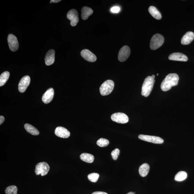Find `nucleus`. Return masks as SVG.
<instances>
[{
    "label": "nucleus",
    "mask_w": 194,
    "mask_h": 194,
    "mask_svg": "<svg viewBox=\"0 0 194 194\" xmlns=\"http://www.w3.org/2000/svg\"><path fill=\"white\" fill-rule=\"evenodd\" d=\"M149 170V165L147 163L143 164L140 167L139 174L142 177H145L147 175Z\"/></svg>",
    "instance_id": "obj_20"
},
{
    "label": "nucleus",
    "mask_w": 194,
    "mask_h": 194,
    "mask_svg": "<svg viewBox=\"0 0 194 194\" xmlns=\"http://www.w3.org/2000/svg\"><path fill=\"white\" fill-rule=\"evenodd\" d=\"M81 56L86 60V61L89 62H95L97 59L96 55L88 49H84L80 53Z\"/></svg>",
    "instance_id": "obj_12"
},
{
    "label": "nucleus",
    "mask_w": 194,
    "mask_h": 194,
    "mask_svg": "<svg viewBox=\"0 0 194 194\" xmlns=\"http://www.w3.org/2000/svg\"><path fill=\"white\" fill-rule=\"evenodd\" d=\"M179 80V76L176 73L168 74L161 83V89L162 91H168L170 90L172 87L177 85Z\"/></svg>",
    "instance_id": "obj_1"
},
{
    "label": "nucleus",
    "mask_w": 194,
    "mask_h": 194,
    "mask_svg": "<svg viewBox=\"0 0 194 194\" xmlns=\"http://www.w3.org/2000/svg\"><path fill=\"white\" fill-rule=\"evenodd\" d=\"M52 3V2H51V1H50V3Z\"/></svg>",
    "instance_id": "obj_35"
},
{
    "label": "nucleus",
    "mask_w": 194,
    "mask_h": 194,
    "mask_svg": "<svg viewBox=\"0 0 194 194\" xmlns=\"http://www.w3.org/2000/svg\"><path fill=\"white\" fill-rule=\"evenodd\" d=\"M114 82L111 80H108L103 83L100 88V91L103 96L110 94L114 89Z\"/></svg>",
    "instance_id": "obj_3"
},
{
    "label": "nucleus",
    "mask_w": 194,
    "mask_h": 194,
    "mask_svg": "<svg viewBox=\"0 0 194 194\" xmlns=\"http://www.w3.org/2000/svg\"><path fill=\"white\" fill-rule=\"evenodd\" d=\"M120 8L115 6L111 8L110 11L113 13H118L120 11Z\"/></svg>",
    "instance_id": "obj_29"
},
{
    "label": "nucleus",
    "mask_w": 194,
    "mask_h": 194,
    "mask_svg": "<svg viewBox=\"0 0 194 194\" xmlns=\"http://www.w3.org/2000/svg\"><path fill=\"white\" fill-rule=\"evenodd\" d=\"M55 134L58 137L64 139L69 138L70 136V132L66 129L62 127L56 128L55 129Z\"/></svg>",
    "instance_id": "obj_13"
},
{
    "label": "nucleus",
    "mask_w": 194,
    "mask_h": 194,
    "mask_svg": "<svg viewBox=\"0 0 194 194\" xmlns=\"http://www.w3.org/2000/svg\"><path fill=\"white\" fill-rule=\"evenodd\" d=\"M92 194H108V193L103 192H95L92 193Z\"/></svg>",
    "instance_id": "obj_31"
},
{
    "label": "nucleus",
    "mask_w": 194,
    "mask_h": 194,
    "mask_svg": "<svg viewBox=\"0 0 194 194\" xmlns=\"http://www.w3.org/2000/svg\"><path fill=\"white\" fill-rule=\"evenodd\" d=\"M88 180L92 182H96L98 181L99 175L97 173H92L88 175Z\"/></svg>",
    "instance_id": "obj_27"
},
{
    "label": "nucleus",
    "mask_w": 194,
    "mask_h": 194,
    "mask_svg": "<svg viewBox=\"0 0 194 194\" xmlns=\"http://www.w3.org/2000/svg\"><path fill=\"white\" fill-rule=\"evenodd\" d=\"M194 39V33L191 32H188L184 35L181 40V44L183 45H188L191 43Z\"/></svg>",
    "instance_id": "obj_17"
},
{
    "label": "nucleus",
    "mask_w": 194,
    "mask_h": 194,
    "mask_svg": "<svg viewBox=\"0 0 194 194\" xmlns=\"http://www.w3.org/2000/svg\"><path fill=\"white\" fill-rule=\"evenodd\" d=\"M93 11L92 9L87 7H84L81 9V18L83 20H87L92 14Z\"/></svg>",
    "instance_id": "obj_19"
},
{
    "label": "nucleus",
    "mask_w": 194,
    "mask_h": 194,
    "mask_svg": "<svg viewBox=\"0 0 194 194\" xmlns=\"http://www.w3.org/2000/svg\"><path fill=\"white\" fill-rule=\"evenodd\" d=\"M120 150L118 148H116L113 150L111 152V155L112 158L114 160H117L118 156L119 155Z\"/></svg>",
    "instance_id": "obj_28"
},
{
    "label": "nucleus",
    "mask_w": 194,
    "mask_h": 194,
    "mask_svg": "<svg viewBox=\"0 0 194 194\" xmlns=\"http://www.w3.org/2000/svg\"><path fill=\"white\" fill-rule=\"evenodd\" d=\"M151 77L155 79V76L154 75H152Z\"/></svg>",
    "instance_id": "obj_34"
},
{
    "label": "nucleus",
    "mask_w": 194,
    "mask_h": 194,
    "mask_svg": "<svg viewBox=\"0 0 194 194\" xmlns=\"http://www.w3.org/2000/svg\"><path fill=\"white\" fill-rule=\"evenodd\" d=\"M80 159L84 162L91 163L94 162V157L92 154L84 153L80 155Z\"/></svg>",
    "instance_id": "obj_22"
},
{
    "label": "nucleus",
    "mask_w": 194,
    "mask_h": 194,
    "mask_svg": "<svg viewBox=\"0 0 194 194\" xmlns=\"http://www.w3.org/2000/svg\"><path fill=\"white\" fill-rule=\"evenodd\" d=\"M30 78L28 76H26L22 78L18 84V90L21 93L25 91L29 85Z\"/></svg>",
    "instance_id": "obj_11"
},
{
    "label": "nucleus",
    "mask_w": 194,
    "mask_h": 194,
    "mask_svg": "<svg viewBox=\"0 0 194 194\" xmlns=\"http://www.w3.org/2000/svg\"><path fill=\"white\" fill-rule=\"evenodd\" d=\"M49 169L50 166L48 164L45 162H41L36 165L35 173L36 175L41 174L42 176H44L47 174Z\"/></svg>",
    "instance_id": "obj_5"
},
{
    "label": "nucleus",
    "mask_w": 194,
    "mask_h": 194,
    "mask_svg": "<svg viewBox=\"0 0 194 194\" xmlns=\"http://www.w3.org/2000/svg\"><path fill=\"white\" fill-rule=\"evenodd\" d=\"M5 118L3 116H1L0 117V125H2V124L4 121H5Z\"/></svg>",
    "instance_id": "obj_30"
},
{
    "label": "nucleus",
    "mask_w": 194,
    "mask_h": 194,
    "mask_svg": "<svg viewBox=\"0 0 194 194\" xmlns=\"http://www.w3.org/2000/svg\"><path fill=\"white\" fill-rule=\"evenodd\" d=\"M139 138L143 141L155 144H162L164 142L162 138L155 136L140 135H139Z\"/></svg>",
    "instance_id": "obj_7"
},
{
    "label": "nucleus",
    "mask_w": 194,
    "mask_h": 194,
    "mask_svg": "<svg viewBox=\"0 0 194 194\" xmlns=\"http://www.w3.org/2000/svg\"><path fill=\"white\" fill-rule=\"evenodd\" d=\"M51 2L53 3H57L61 1V0H51Z\"/></svg>",
    "instance_id": "obj_32"
},
{
    "label": "nucleus",
    "mask_w": 194,
    "mask_h": 194,
    "mask_svg": "<svg viewBox=\"0 0 194 194\" xmlns=\"http://www.w3.org/2000/svg\"><path fill=\"white\" fill-rule=\"evenodd\" d=\"M187 177V174L185 171H180L177 173L175 177V180L177 181H181L185 180Z\"/></svg>",
    "instance_id": "obj_24"
},
{
    "label": "nucleus",
    "mask_w": 194,
    "mask_h": 194,
    "mask_svg": "<svg viewBox=\"0 0 194 194\" xmlns=\"http://www.w3.org/2000/svg\"><path fill=\"white\" fill-rule=\"evenodd\" d=\"M164 41V37L162 35L159 34L154 35L150 41V48L152 50H156L162 46Z\"/></svg>",
    "instance_id": "obj_4"
},
{
    "label": "nucleus",
    "mask_w": 194,
    "mask_h": 194,
    "mask_svg": "<svg viewBox=\"0 0 194 194\" xmlns=\"http://www.w3.org/2000/svg\"><path fill=\"white\" fill-rule=\"evenodd\" d=\"M155 80L151 76H149L144 80L142 87V96L147 97L150 95L153 88Z\"/></svg>",
    "instance_id": "obj_2"
},
{
    "label": "nucleus",
    "mask_w": 194,
    "mask_h": 194,
    "mask_svg": "<svg viewBox=\"0 0 194 194\" xmlns=\"http://www.w3.org/2000/svg\"><path fill=\"white\" fill-rule=\"evenodd\" d=\"M97 145L101 147H105L109 145V142L107 139L101 138L98 140L96 142Z\"/></svg>",
    "instance_id": "obj_26"
},
{
    "label": "nucleus",
    "mask_w": 194,
    "mask_h": 194,
    "mask_svg": "<svg viewBox=\"0 0 194 194\" xmlns=\"http://www.w3.org/2000/svg\"><path fill=\"white\" fill-rule=\"evenodd\" d=\"M10 76L9 72L5 71L3 72L0 76V86H3L9 79Z\"/></svg>",
    "instance_id": "obj_23"
},
{
    "label": "nucleus",
    "mask_w": 194,
    "mask_h": 194,
    "mask_svg": "<svg viewBox=\"0 0 194 194\" xmlns=\"http://www.w3.org/2000/svg\"><path fill=\"white\" fill-rule=\"evenodd\" d=\"M67 18L71 21V24L72 26H75L79 22L78 14L77 10L72 9L68 12Z\"/></svg>",
    "instance_id": "obj_10"
},
{
    "label": "nucleus",
    "mask_w": 194,
    "mask_h": 194,
    "mask_svg": "<svg viewBox=\"0 0 194 194\" xmlns=\"http://www.w3.org/2000/svg\"><path fill=\"white\" fill-rule=\"evenodd\" d=\"M131 53V49L129 47L125 45L120 50L118 55V59L121 62H125L129 58Z\"/></svg>",
    "instance_id": "obj_8"
},
{
    "label": "nucleus",
    "mask_w": 194,
    "mask_h": 194,
    "mask_svg": "<svg viewBox=\"0 0 194 194\" xmlns=\"http://www.w3.org/2000/svg\"><path fill=\"white\" fill-rule=\"evenodd\" d=\"M24 129L27 132L32 135L37 136L39 134V132L35 127L32 125L26 123L24 125Z\"/></svg>",
    "instance_id": "obj_21"
},
{
    "label": "nucleus",
    "mask_w": 194,
    "mask_h": 194,
    "mask_svg": "<svg viewBox=\"0 0 194 194\" xmlns=\"http://www.w3.org/2000/svg\"><path fill=\"white\" fill-rule=\"evenodd\" d=\"M55 51L53 49L49 50L45 55V61L47 65H50L54 63L55 61Z\"/></svg>",
    "instance_id": "obj_16"
},
{
    "label": "nucleus",
    "mask_w": 194,
    "mask_h": 194,
    "mask_svg": "<svg viewBox=\"0 0 194 194\" xmlns=\"http://www.w3.org/2000/svg\"><path fill=\"white\" fill-rule=\"evenodd\" d=\"M8 42L9 48L12 51H17L19 47V43L17 37L12 34H10L8 37Z\"/></svg>",
    "instance_id": "obj_9"
},
{
    "label": "nucleus",
    "mask_w": 194,
    "mask_h": 194,
    "mask_svg": "<svg viewBox=\"0 0 194 194\" xmlns=\"http://www.w3.org/2000/svg\"><path fill=\"white\" fill-rule=\"evenodd\" d=\"M148 11L152 17L155 19L158 20L162 19V16L160 12L155 7L153 6H151L148 8Z\"/></svg>",
    "instance_id": "obj_18"
},
{
    "label": "nucleus",
    "mask_w": 194,
    "mask_h": 194,
    "mask_svg": "<svg viewBox=\"0 0 194 194\" xmlns=\"http://www.w3.org/2000/svg\"><path fill=\"white\" fill-rule=\"evenodd\" d=\"M169 59L170 60L186 62L188 60L187 56L180 53H174L169 55Z\"/></svg>",
    "instance_id": "obj_15"
},
{
    "label": "nucleus",
    "mask_w": 194,
    "mask_h": 194,
    "mask_svg": "<svg viewBox=\"0 0 194 194\" xmlns=\"http://www.w3.org/2000/svg\"><path fill=\"white\" fill-rule=\"evenodd\" d=\"M127 194H135V193L133 192H129V193H128Z\"/></svg>",
    "instance_id": "obj_33"
},
{
    "label": "nucleus",
    "mask_w": 194,
    "mask_h": 194,
    "mask_svg": "<svg viewBox=\"0 0 194 194\" xmlns=\"http://www.w3.org/2000/svg\"><path fill=\"white\" fill-rule=\"evenodd\" d=\"M54 94V90L52 88H49L43 95V102L46 104L50 103L53 100Z\"/></svg>",
    "instance_id": "obj_14"
},
{
    "label": "nucleus",
    "mask_w": 194,
    "mask_h": 194,
    "mask_svg": "<svg viewBox=\"0 0 194 194\" xmlns=\"http://www.w3.org/2000/svg\"><path fill=\"white\" fill-rule=\"evenodd\" d=\"M159 75V74H158L157 75V76H158Z\"/></svg>",
    "instance_id": "obj_36"
},
{
    "label": "nucleus",
    "mask_w": 194,
    "mask_h": 194,
    "mask_svg": "<svg viewBox=\"0 0 194 194\" xmlns=\"http://www.w3.org/2000/svg\"><path fill=\"white\" fill-rule=\"evenodd\" d=\"M111 118L113 121L118 123H126L129 121V117L123 113H114L111 115Z\"/></svg>",
    "instance_id": "obj_6"
},
{
    "label": "nucleus",
    "mask_w": 194,
    "mask_h": 194,
    "mask_svg": "<svg viewBox=\"0 0 194 194\" xmlns=\"http://www.w3.org/2000/svg\"><path fill=\"white\" fill-rule=\"evenodd\" d=\"M18 189L15 185H11L8 187L5 190L6 194H17Z\"/></svg>",
    "instance_id": "obj_25"
}]
</instances>
